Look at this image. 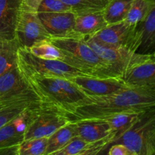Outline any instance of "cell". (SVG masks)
<instances>
[{
	"label": "cell",
	"instance_id": "cell-24",
	"mask_svg": "<svg viewBox=\"0 0 155 155\" xmlns=\"http://www.w3.org/2000/svg\"><path fill=\"white\" fill-rule=\"evenodd\" d=\"M139 114L123 113L113 115L104 119L115 133V137L113 142L127 130H128L136 123L139 117Z\"/></svg>",
	"mask_w": 155,
	"mask_h": 155
},
{
	"label": "cell",
	"instance_id": "cell-4",
	"mask_svg": "<svg viewBox=\"0 0 155 155\" xmlns=\"http://www.w3.org/2000/svg\"><path fill=\"white\" fill-rule=\"evenodd\" d=\"M116 143L125 145L132 155H155V106L139 113L136 123L110 146Z\"/></svg>",
	"mask_w": 155,
	"mask_h": 155
},
{
	"label": "cell",
	"instance_id": "cell-16",
	"mask_svg": "<svg viewBox=\"0 0 155 155\" xmlns=\"http://www.w3.org/2000/svg\"><path fill=\"white\" fill-rule=\"evenodd\" d=\"M141 44L137 52L152 54L155 49V0L146 18L136 27Z\"/></svg>",
	"mask_w": 155,
	"mask_h": 155
},
{
	"label": "cell",
	"instance_id": "cell-26",
	"mask_svg": "<svg viewBox=\"0 0 155 155\" xmlns=\"http://www.w3.org/2000/svg\"><path fill=\"white\" fill-rule=\"evenodd\" d=\"M76 15L103 11L110 0H62Z\"/></svg>",
	"mask_w": 155,
	"mask_h": 155
},
{
	"label": "cell",
	"instance_id": "cell-11",
	"mask_svg": "<svg viewBox=\"0 0 155 155\" xmlns=\"http://www.w3.org/2000/svg\"><path fill=\"white\" fill-rule=\"evenodd\" d=\"M89 97H103L130 87L123 78L78 76L70 79Z\"/></svg>",
	"mask_w": 155,
	"mask_h": 155
},
{
	"label": "cell",
	"instance_id": "cell-17",
	"mask_svg": "<svg viewBox=\"0 0 155 155\" xmlns=\"http://www.w3.org/2000/svg\"><path fill=\"white\" fill-rule=\"evenodd\" d=\"M110 141L108 139L96 142H88L79 136L73 138L69 143L54 155H92L104 152Z\"/></svg>",
	"mask_w": 155,
	"mask_h": 155
},
{
	"label": "cell",
	"instance_id": "cell-28",
	"mask_svg": "<svg viewBox=\"0 0 155 155\" xmlns=\"http://www.w3.org/2000/svg\"><path fill=\"white\" fill-rule=\"evenodd\" d=\"M48 138L24 140L18 146V155H45Z\"/></svg>",
	"mask_w": 155,
	"mask_h": 155
},
{
	"label": "cell",
	"instance_id": "cell-25",
	"mask_svg": "<svg viewBox=\"0 0 155 155\" xmlns=\"http://www.w3.org/2000/svg\"><path fill=\"white\" fill-rule=\"evenodd\" d=\"M152 0H133L124 21L130 25H138L148 15Z\"/></svg>",
	"mask_w": 155,
	"mask_h": 155
},
{
	"label": "cell",
	"instance_id": "cell-2",
	"mask_svg": "<svg viewBox=\"0 0 155 155\" xmlns=\"http://www.w3.org/2000/svg\"><path fill=\"white\" fill-rule=\"evenodd\" d=\"M21 74L39 98L41 104L58 109L66 116L72 114L77 107L89 104L91 101V97L71 80Z\"/></svg>",
	"mask_w": 155,
	"mask_h": 155
},
{
	"label": "cell",
	"instance_id": "cell-5",
	"mask_svg": "<svg viewBox=\"0 0 155 155\" xmlns=\"http://www.w3.org/2000/svg\"><path fill=\"white\" fill-rule=\"evenodd\" d=\"M17 64L20 71L25 75L68 80L78 76H89L62 61L39 58L21 47L18 48Z\"/></svg>",
	"mask_w": 155,
	"mask_h": 155
},
{
	"label": "cell",
	"instance_id": "cell-8",
	"mask_svg": "<svg viewBox=\"0 0 155 155\" xmlns=\"http://www.w3.org/2000/svg\"><path fill=\"white\" fill-rule=\"evenodd\" d=\"M137 25L126 21L107 24L102 30L90 36L95 42L110 48H126L137 51L141 41L137 33Z\"/></svg>",
	"mask_w": 155,
	"mask_h": 155
},
{
	"label": "cell",
	"instance_id": "cell-30",
	"mask_svg": "<svg viewBox=\"0 0 155 155\" xmlns=\"http://www.w3.org/2000/svg\"><path fill=\"white\" fill-rule=\"evenodd\" d=\"M107 154L109 155H132L130 150L120 143L113 144L107 148Z\"/></svg>",
	"mask_w": 155,
	"mask_h": 155
},
{
	"label": "cell",
	"instance_id": "cell-12",
	"mask_svg": "<svg viewBox=\"0 0 155 155\" xmlns=\"http://www.w3.org/2000/svg\"><path fill=\"white\" fill-rule=\"evenodd\" d=\"M38 15L51 37L84 38L74 30L76 15L74 12H38Z\"/></svg>",
	"mask_w": 155,
	"mask_h": 155
},
{
	"label": "cell",
	"instance_id": "cell-27",
	"mask_svg": "<svg viewBox=\"0 0 155 155\" xmlns=\"http://www.w3.org/2000/svg\"><path fill=\"white\" fill-rule=\"evenodd\" d=\"M26 49L28 50L35 56L42 58L62 61V58H63L60 49L53 45L49 40L38 42Z\"/></svg>",
	"mask_w": 155,
	"mask_h": 155
},
{
	"label": "cell",
	"instance_id": "cell-21",
	"mask_svg": "<svg viewBox=\"0 0 155 155\" xmlns=\"http://www.w3.org/2000/svg\"><path fill=\"white\" fill-rule=\"evenodd\" d=\"M41 105L40 102L32 101H21L17 102L0 104V128L30 109Z\"/></svg>",
	"mask_w": 155,
	"mask_h": 155
},
{
	"label": "cell",
	"instance_id": "cell-20",
	"mask_svg": "<svg viewBox=\"0 0 155 155\" xmlns=\"http://www.w3.org/2000/svg\"><path fill=\"white\" fill-rule=\"evenodd\" d=\"M77 136V127L74 122H70L62 127L48 138L45 155H54L56 152L64 148L70 141Z\"/></svg>",
	"mask_w": 155,
	"mask_h": 155
},
{
	"label": "cell",
	"instance_id": "cell-22",
	"mask_svg": "<svg viewBox=\"0 0 155 155\" xmlns=\"http://www.w3.org/2000/svg\"><path fill=\"white\" fill-rule=\"evenodd\" d=\"M133 1V0H110L103 9V15L107 24L124 21Z\"/></svg>",
	"mask_w": 155,
	"mask_h": 155
},
{
	"label": "cell",
	"instance_id": "cell-6",
	"mask_svg": "<svg viewBox=\"0 0 155 155\" xmlns=\"http://www.w3.org/2000/svg\"><path fill=\"white\" fill-rule=\"evenodd\" d=\"M86 40L110 70L123 79L135 67L155 58L153 54H141L126 48L104 46L90 36L86 37Z\"/></svg>",
	"mask_w": 155,
	"mask_h": 155
},
{
	"label": "cell",
	"instance_id": "cell-9",
	"mask_svg": "<svg viewBox=\"0 0 155 155\" xmlns=\"http://www.w3.org/2000/svg\"><path fill=\"white\" fill-rule=\"evenodd\" d=\"M21 101L40 102L36 94L21 74L18 64H15L0 75V104Z\"/></svg>",
	"mask_w": 155,
	"mask_h": 155
},
{
	"label": "cell",
	"instance_id": "cell-19",
	"mask_svg": "<svg viewBox=\"0 0 155 155\" xmlns=\"http://www.w3.org/2000/svg\"><path fill=\"white\" fill-rule=\"evenodd\" d=\"M107 25L103 11L76 15L74 30L84 37L92 36Z\"/></svg>",
	"mask_w": 155,
	"mask_h": 155
},
{
	"label": "cell",
	"instance_id": "cell-18",
	"mask_svg": "<svg viewBox=\"0 0 155 155\" xmlns=\"http://www.w3.org/2000/svg\"><path fill=\"white\" fill-rule=\"evenodd\" d=\"M124 80L131 86L155 89V58L130 70L124 76Z\"/></svg>",
	"mask_w": 155,
	"mask_h": 155
},
{
	"label": "cell",
	"instance_id": "cell-29",
	"mask_svg": "<svg viewBox=\"0 0 155 155\" xmlns=\"http://www.w3.org/2000/svg\"><path fill=\"white\" fill-rule=\"evenodd\" d=\"M72 12L71 8L62 0H42L37 10V12Z\"/></svg>",
	"mask_w": 155,
	"mask_h": 155
},
{
	"label": "cell",
	"instance_id": "cell-13",
	"mask_svg": "<svg viewBox=\"0 0 155 155\" xmlns=\"http://www.w3.org/2000/svg\"><path fill=\"white\" fill-rule=\"evenodd\" d=\"M30 110L0 128V155H18V146L24 141V129Z\"/></svg>",
	"mask_w": 155,
	"mask_h": 155
},
{
	"label": "cell",
	"instance_id": "cell-10",
	"mask_svg": "<svg viewBox=\"0 0 155 155\" xmlns=\"http://www.w3.org/2000/svg\"><path fill=\"white\" fill-rule=\"evenodd\" d=\"M51 38L39 18L37 12L22 10L16 28L15 39L20 47L28 48L35 43Z\"/></svg>",
	"mask_w": 155,
	"mask_h": 155
},
{
	"label": "cell",
	"instance_id": "cell-31",
	"mask_svg": "<svg viewBox=\"0 0 155 155\" xmlns=\"http://www.w3.org/2000/svg\"><path fill=\"white\" fill-rule=\"evenodd\" d=\"M42 0H22V10L37 12Z\"/></svg>",
	"mask_w": 155,
	"mask_h": 155
},
{
	"label": "cell",
	"instance_id": "cell-1",
	"mask_svg": "<svg viewBox=\"0 0 155 155\" xmlns=\"http://www.w3.org/2000/svg\"><path fill=\"white\" fill-rule=\"evenodd\" d=\"M91 98V103L80 106L72 114L67 115L71 122L104 120L123 113L139 114L155 106V89L130 86L107 96Z\"/></svg>",
	"mask_w": 155,
	"mask_h": 155
},
{
	"label": "cell",
	"instance_id": "cell-15",
	"mask_svg": "<svg viewBox=\"0 0 155 155\" xmlns=\"http://www.w3.org/2000/svg\"><path fill=\"white\" fill-rule=\"evenodd\" d=\"M74 123L77 136L86 142H96L108 139L110 141V145L114 139L115 133L104 120H83Z\"/></svg>",
	"mask_w": 155,
	"mask_h": 155
},
{
	"label": "cell",
	"instance_id": "cell-3",
	"mask_svg": "<svg viewBox=\"0 0 155 155\" xmlns=\"http://www.w3.org/2000/svg\"><path fill=\"white\" fill-rule=\"evenodd\" d=\"M86 38H54L50 42L61 51L62 61L95 77H120L86 42Z\"/></svg>",
	"mask_w": 155,
	"mask_h": 155
},
{
	"label": "cell",
	"instance_id": "cell-23",
	"mask_svg": "<svg viewBox=\"0 0 155 155\" xmlns=\"http://www.w3.org/2000/svg\"><path fill=\"white\" fill-rule=\"evenodd\" d=\"M20 45L16 39H0V75L8 68L17 64Z\"/></svg>",
	"mask_w": 155,
	"mask_h": 155
},
{
	"label": "cell",
	"instance_id": "cell-7",
	"mask_svg": "<svg viewBox=\"0 0 155 155\" xmlns=\"http://www.w3.org/2000/svg\"><path fill=\"white\" fill-rule=\"evenodd\" d=\"M70 122L68 117L60 110L41 104L40 106L28 112L24 140L48 138Z\"/></svg>",
	"mask_w": 155,
	"mask_h": 155
},
{
	"label": "cell",
	"instance_id": "cell-14",
	"mask_svg": "<svg viewBox=\"0 0 155 155\" xmlns=\"http://www.w3.org/2000/svg\"><path fill=\"white\" fill-rule=\"evenodd\" d=\"M22 0H0V39H15Z\"/></svg>",
	"mask_w": 155,
	"mask_h": 155
},
{
	"label": "cell",
	"instance_id": "cell-32",
	"mask_svg": "<svg viewBox=\"0 0 155 155\" xmlns=\"http://www.w3.org/2000/svg\"><path fill=\"white\" fill-rule=\"evenodd\" d=\"M152 54H153V55H154V57L155 58V49H154V52H153L152 53Z\"/></svg>",
	"mask_w": 155,
	"mask_h": 155
}]
</instances>
